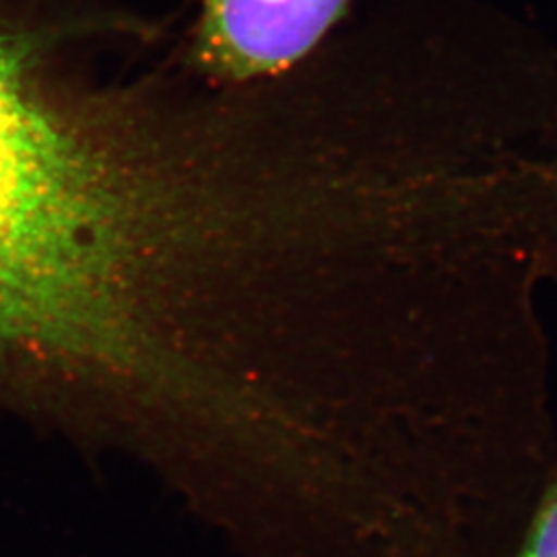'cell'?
I'll list each match as a JSON object with an SVG mask.
<instances>
[{
    "instance_id": "cell-1",
    "label": "cell",
    "mask_w": 557,
    "mask_h": 557,
    "mask_svg": "<svg viewBox=\"0 0 557 557\" xmlns=\"http://www.w3.org/2000/svg\"><path fill=\"white\" fill-rule=\"evenodd\" d=\"M126 220L103 147L0 32V361L100 345Z\"/></svg>"
},
{
    "instance_id": "cell-2",
    "label": "cell",
    "mask_w": 557,
    "mask_h": 557,
    "mask_svg": "<svg viewBox=\"0 0 557 557\" xmlns=\"http://www.w3.org/2000/svg\"><path fill=\"white\" fill-rule=\"evenodd\" d=\"M347 0H202L200 62L232 79L271 75L308 54Z\"/></svg>"
},
{
    "instance_id": "cell-3",
    "label": "cell",
    "mask_w": 557,
    "mask_h": 557,
    "mask_svg": "<svg viewBox=\"0 0 557 557\" xmlns=\"http://www.w3.org/2000/svg\"><path fill=\"white\" fill-rule=\"evenodd\" d=\"M517 557H557V478L541 502L531 533Z\"/></svg>"
}]
</instances>
